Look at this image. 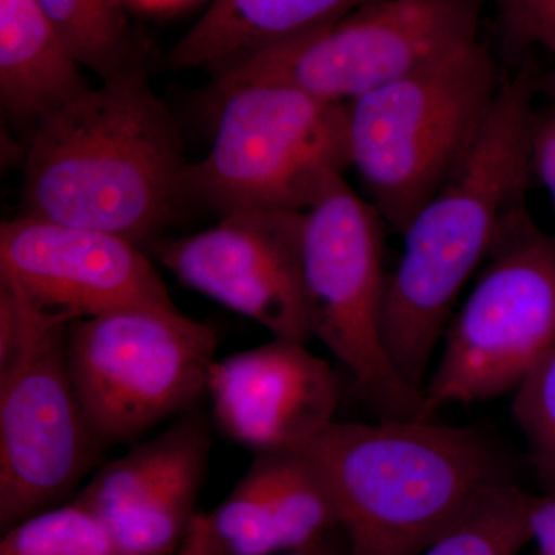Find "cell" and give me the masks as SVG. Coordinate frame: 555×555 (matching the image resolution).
<instances>
[{"mask_svg":"<svg viewBox=\"0 0 555 555\" xmlns=\"http://www.w3.org/2000/svg\"><path fill=\"white\" fill-rule=\"evenodd\" d=\"M423 400L427 418L448 404L514 393L555 347V236L528 211L486 259L476 286L449 321Z\"/></svg>","mask_w":555,"mask_h":555,"instance_id":"30bf717a","label":"cell"},{"mask_svg":"<svg viewBox=\"0 0 555 555\" xmlns=\"http://www.w3.org/2000/svg\"><path fill=\"white\" fill-rule=\"evenodd\" d=\"M0 555H115L101 518L73 499L3 532Z\"/></svg>","mask_w":555,"mask_h":555,"instance_id":"ffe728a7","label":"cell"},{"mask_svg":"<svg viewBox=\"0 0 555 555\" xmlns=\"http://www.w3.org/2000/svg\"><path fill=\"white\" fill-rule=\"evenodd\" d=\"M366 0H211L171 50L175 68L215 72L315 31Z\"/></svg>","mask_w":555,"mask_h":555,"instance_id":"2e32d148","label":"cell"},{"mask_svg":"<svg viewBox=\"0 0 555 555\" xmlns=\"http://www.w3.org/2000/svg\"><path fill=\"white\" fill-rule=\"evenodd\" d=\"M280 555H349V547H347L345 532L339 531L337 534L323 540V542L315 543V545Z\"/></svg>","mask_w":555,"mask_h":555,"instance_id":"484cf974","label":"cell"},{"mask_svg":"<svg viewBox=\"0 0 555 555\" xmlns=\"http://www.w3.org/2000/svg\"><path fill=\"white\" fill-rule=\"evenodd\" d=\"M127 3H134L145 10H169L182 5L190 0H126Z\"/></svg>","mask_w":555,"mask_h":555,"instance_id":"4316f807","label":"cell"},{"mask_svg":"<svg viewBox=\"0 0 555 555\" xmlns=\"http://www.w3.org/2000/svg\"><path fill=\"white\" fill-rule=\"evenodd\" d=\"M218 331L177 306L130 308L73 321L69 374L102 448L137 440L207 396Z\"/></svg>","mask_w":555,"mask_h":555,"instance_id":"52a82bcc","label":"cell"},{"mask_svg":"<svg viewBox=\"0 0 555 555\" xmlns=\"http://www.w3.org/2000/svg\"><path fill=\"white\" fill-rule=\"evenodd\" d=\"M175 555H215L214 535L207 514L196 516L184 543Z\"/></svg>","mask_w":555,"mask_h":555,"instance_id":"d4e9b609","label":"cell"},{"mask_svg":"<svg viewBox=\"0 0 555 555\" xmlns=\"http://www.w3.org/2000/svg\"><path fill=\"white\" fill-rule=\"evenodd\" d=\"M531 494L514 481L489 486L465 513L418 555H518L531 543Z\"/></svg>","mask_w":555,"mask_h":555,"instance_id":"d6986e66","label":"cell"},{"mask_svg":"<svg viewBox=\"0 0 555 555\" xmlns=\"http://www.w3.org/2000/svg\"><path fill=\"white\" fill-rule=\"evenodd\" d=\"M215 426L257 454L306 448L335 422L339 385L308 343L272 338L215 360L208 374Z\"/></svg>","mask_w":555,"mask_h":555,"instance_id":"5bb4252c","label":"cell"},{"mask_svg":"<svg viewBox=\"0 0 555 555\" xmlns=\"http://www.w3.org/2000/svg\"><path fill=\"white\" fill-rule=\"evenodd\" d=\"M545 87H546V90L550 91L551 96L554 98V105H555V67L553 69V72H551L550 75H547V78L545 80Z\"/></svg>","mask_w":555,"mask_h":555,"instance_id":"83f0119b","label":"cell"},{"mask_svg":"<svg viewBox=\"0 0 555 555\" xmlns=\"http://www.w3.org/2000/svg\"><path fill=\"white\" fill-rule=\"evenodd\" d=\"M528 528L537 555H555V491L531 495L528 507Z\"/></svg>","mask_w":555,"mask_h":555,"instance_id":"cb8c5ba5","label":"cell"},{"mask_svg":"<svg viewBox=\"0 0 555 555\" xmlns=\"http://www.w3.org/2000/svg\"><path fill=\"white\" fill-rule=\"evenodd\" d=\"M17 337L0 361V529L57 506L102 451L67 361V317L43 309L10 278Z\"/></svg>","mask_w":555,"mask_h":555,"instance_id":"8992f818","label":"cell"},{"mask_svg":"<svg viewBox=\"0 0 555 555\" xmlns=\"http://www.w3.org/2000/svg\"><path fill=\"white\" fill-rule=\"evenodd\" d=\"M280 553L302 550L343 531L326 476L306 448L257 452Z\"/></svg>","mask_w":555,"mask_h":555,"instance_id":"e0dca14e","label":"cell"},{"mask_svg":"<svg viewBox=\"0 0 555 555\" xmlns=\"http://www.w3.org/2000/svg\"><path fill=\"white\" fill-rule=\"evenodd\" d=\"M0 275L72 323L115 310L175 306L142 247L25 215L0 225Z\"/></svg>","mask_w":555,"mask_h":555,"instance_id":"7c38bea8","label":"cell"},{"mask_svg":"<svg viewBox=\"0 0 555 555\" xmlns=\"http://www.w3.org/2000/svg\"><path fill=\"white\" fill-rule=\"evenodd\" d=\"M507 38L539 46L555 57V0H489Z\"/></svg>","mask_w":555,"mask_h":555,"instance_id":"7402d4cb","label":"cell"},{"mask_svg":"<svg viewBox=\"0 0 555 555\" xmlns=\"http://www.w3.org/2000/svg\"><path fill=\"white\" fill-rule=\"evenodd\" d=\"M513 415L543 492L555 491V347L513 393Z\"/></svg>","mask_w":555,"mask_h":555,"instance_id":"44dd1931","label":"cell"},{"mask_svg":"<svg viewBox=\"0 0 555 555\" xmlns=\"http://www.w3.org/2000/svg\"><path fill=\"white\" fill-rule=\"evenodd\" d=\"M73 56L102 80L139 67L126 0H38Z\"/></svg>","mask_w":555,"mask_h":555,"instance_id":"ac0fdd59","label":"cell"},{"mask_svg":"<svg viewBox=\"0 0 555 555\" xmlns=\"http://www.w3.org/2000/svg\"><path fill=\"white\" fill-rule=\"evenodd\" d=\"M528 72L502 82L459 166L403 232V254L387 272L383 306L386 352L423 393L460 292L506 229L528 211L539 113Z\"/></svg>","mask_w":555,"mask_h":555,"instance_id":"6da1fadb","label":"cell"},{"mask_svg":"<svg viewBox=\"0 0 555 555\" xmlns=\"http://www.w3.org/2000/svg\"><path fill=\"white\" fill-rule=\"evenodd\" d=\"M534 555H537V554H534Z\"/></svg>","mask_w":555,"mask_h":555,"instance_id":"f1b7e54d","label":"cell"},{"mask_svg":"<svg viewBox=\"0 0 555 555\" xmlns=\"http://www.w3.org/2000/svg\"><path fill=\"white\" fill-rule=\"evenodd\" d=\"M211 427L193 409L101 467L75 500L107 528L115 555H175L206 476Z\"/></svg>","mask_w":555,"mask_h":555,"instance_id":"4fadbf2b","label":"cell"},{"mask_svg":"<svg viewBox=\"0 0 555 555\" xmlns=\"http://www.w3.org/2000/svg\"><path fill=\"white\" fill-rule=\"evenodd\" d=\"M181 137L141 67L102 80L31 131L25 217L112 233L142 247L185 195Z\"/></svg>","mask_w":555,"mask_h":555,"instance_id":"7a4b0ae2","label":"cell"},{"mask_svg":"<svg viewBox=\"0 0 555 555\" xmlns=\"http://www.w3.org/2000/svg\"><path fill=\"white\" fill-rule=\"evenodd\" d=\"M306 211H232L215 228L155 244L156 257L185 287L268 328L308 343L302 283Z\"/></svg>","mask_w":555,"mask_h":555,"instance_id":"8fae6325","label":"cell"},{"mask_svg":"<svg viewBox=\"0 0 555 555\" xmlns=\"http://www.w3.org/2000/svg\"><path fill=\"white\" fill-rule=\"evenodd\" d=\"M210 150L185 170V195L217 210L308 211L350 164L346 105L276 82L210 96Z\"/></svg>","mask_w":555,"mask_h":555,"instance_id":"5b68a950","label":"cell"},{"mask_svg":"<svg viewBox=\"0 0 555 555\" xmlns=\"http://www.w3.org/2000/svg\"><path fill=\"white\" fill-rule=\"evenodd\" d=\"M500 76L480 40L346 104L350 164L403 235L473 144Z\"/></svg>","mask_w":555,"mask_h":555,"instance_id":"277c9868","label":"cell"},{"mask_svg":"<svg viewBox=\"0 0 555 555\" xmlns=\"http://www.w3.org/2000/svg\"><path fill=\"white\" fill-rule=\"evenodd\" d=\"M306 449L337 500L349 555H418L507 480L480 434L433 418L335 420Z\"/></svg>","mask_w":555,"mask_h":555,"instance_id":"3957f363","label":"cell"},{"mask_svg":"<svg viewBox=\"0 0 555 555\" xmlns=\"http://www.w3.org/2000/svg\"><path fill=\"white\" fill-rule=\"evenodd\" d=\"M532 167L550 193L555 210V105L537 120Z\"/></svg>","mask_w":555,"mask_h":555,"instance_id":"603a6c76","label":"cell"},{"mask_svg":"<svg viewBox=\"0 0 555 555\" xmlns=\"http://www.w3.org/2000/svg\"><path fill=\"white\" fill-rule=\"evenodd\" d=\"M385 219L345 178L305 214L302 283L310 334L382 420L427 418L423 393L397 374L383 339Z\"/></svg>","mask_w":555,"mask_h":555,"instance_id":"ba28073f","label":"cell"},{"mask_svg":"<svg viewBox=\"0 0 555 555\" xmlns=\"http://www.w3.org/2000/svg\"><path fill=\"white\" fill-rule=\"evenodd\" d=\"M38 0H0V102L11 119L31 131L90 90Z\"/></svg>","mask_w":555,"mask_h":555,"instance_id":"9a60e30c","label":"cell"},{"mask_svg":"<svg viewBox=\"0 0 555 555\" xmlns=\"http://www.w3.org/2000/svg\"><path fill=\"white\" fill-rule=\"evenodd\" d=\"M483 0H366L339 20L217 73L210 94L276 82L332 104L357 98L478 40Z\"/></svg>","mask_w":555,"mask_h":555,"instance_id":"9c48e42d","label":"cell"}]
</instances>
